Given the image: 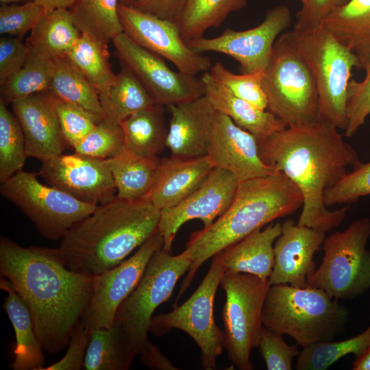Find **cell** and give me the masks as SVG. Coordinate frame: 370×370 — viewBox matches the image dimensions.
Returning <instances> with one entry per match:
<instances>
[{
  "mask_svg": "<svg viewBox=\"0 0 370 370\" xmlns=\"http://www.w3.org/2000/svg\"><path fill=\"white\" fill-rule=\"evenodd\" d=\"M192 259L184 251L172 256L160 249L151 258L138 284L119 307L114 322L125 332L138 355L146 346L155 310L171 297Z\"/></svg>",
  "mask_w": 370,
  "mask_h": 370,
  "instance_id": "30bf717a",
  "label": "cell"
},
{
  "mask_svg": "<svg viewBox=\"0 0 370 370\" xmlns=\"http://www.w3.org/2000/svg\"><path fill=\"white\" fill-rule=\"evenodd\" d=\"M291 22L288 7L277 5L267 10L264 21L254 28L243 31L227 28L217 37H201L186 44L199 53L212 51L232 57L238 62L243 73L264 71L276 38Z\"/></svg>",
  "mask_w": 370,
  "mask_h": 370,
  "instance_id": "5bb4252c",
  "label": "cell"
},
{
  "mask_svg": "<svg viewBox=\"0 0 370 370\" xmlns=\"http://www.w3.org/2000/svg\"><path fill=\"white\" fill-rule=\"evenodd\" d=\"M239 181L229 171L214 168L202 184L177 205L160 210L158 231L162 250L171 254L175 235L188 221L199 219L204 227L211 225L230 207Z\"/></svg>",
  "mask_w": 370,
  "mask_h": 370,
  "instance_id": "e0dca14e",
  "label": "cell"
},
{
  "mask_svg": "<svg viewBox=\"0 0 370 370\" xmlns=\"http://www.w3.org/2000/svg\"><path fill=\"white\" fill-rule=\"evenodd\" d=\"M326 233L291 219L281 223V233L273 245L275 261L269 278L270 284L306 287L308 277L316 269L314 255Z\"/></svg>",
  "mask_w": 370,
  "mask_h": 370,
  "instance_id": "ffe728a7",
  "label": "cell"
},
{
  "mask_svg": "<svg viewBox=\"0 0 370 370\" xmlns=\"http://www.w3.org/2000/svg\"><path fill=\"white\" fill-rule=\"evenodd\" d=\"M225 272L218 253L191 296L172 311L153 316L149 326V332L156 336L173 329L186 332L199 347L201 364L205 370L216 367L217 359L225 349L223 331L216 325L213 312L214 297Z\"/></svg>",
  "mask_w": 370,
  "mask_h": 370,
  "instance_id": "7c38bea8",
  "label": "cell"
},
{
  "mask_svg": "<svg viewBox=\"0 0 370 370\" xmlns=\"http://www.w3.org/2000/svg\"><path fill=\"white\" fill-rule=\"evenodd\" d=\"M0 288L7 293L3 306L16 338L11 368L13 370H42L45 367L44 349L27 306L6 278H1Z\"/></svg>",
  "mask_w": 370,
  "mask_h": 370,
  "instance_id": "484cf974",
  "label": "cell"
},
{
  "mask_svg": "<svg viewBox=\"0 0 370 370\" xmlns=\"http://www.w3.org/2000/svg\"><path fill=\"white\" fill-rule=\"evenodd\" d=\"M11 105L23 132L27 158L42 162L63 153L67 144L49 91L17 99Z\"/></svg>",
  "mask_w": 370,
  "mask_h": 370,
  "instance_id": "44dd1931",
  "label": "cell"
},
{
  "mask_svg": "<svg viewBox=\"0 0 370 370\" xmlns=\"http://www.w3.org/2000/svg\"><path fill=\"white\" fill-rule=\"evenodd\" d=\"M119 3V0H75L69 10L81 33L108 47L109 42L123 32Z\"/></svg>",
  "mask_w": 370,
  "mask_h": 370,
  "instance_id": "d6a6232c",
  "label": "cell"
},
{
  "mask_svg": "<svg viewBox=\"0 0 370 370\" xmlns=\"http://www.w3.org/2000/svg\"><path fill=\"white\" fill-rule=\"evenodd\" d=\"M38 175L47 184L88 204L98 206L116 195L108 159L62 153L42 162Z\"/></svg>",
  "mask_w": 370,
  "mask_h": 370,
  "instance_id": "ac0fdd59",
  "label": "cell"
},
{
  "mask_svg": "<svg viewBox=\"0 0 370 370\" xmlns=\"http://www.w3.org/2000/svg\"><path fill=\"white\" fill-rule=\"evenodd\" d=\"M309 66L319 95V121L338 129L346 127L347 88L356 56L322 24L308 29L286 32Z\"/></svg>",
  "mask_w": 370,
  "mask_h": 370,
  "instance_id": "8992f818",
  "label": "cell"
},
{
  "mask_svg": "<svg viewBox=\"0 0 370 370\" xmlns=\"http://www.w3.org/2000/svg\"><path fill=\"white\" fill-rule=\"evenodd\" d=\"M209 72L215 81L235 96L267 110V99L262 88L264 71L235 74L217 62L211 66Z\"/></svg>",
  "mask_w": 370,
  "mask_h": 370,
  "instance_id": "ab89813d",
  "label": "cell"
},
{
  "mask_svg": "<svg viewBox=\"0 0 370 370\" xmlns=\"http://www.w3.org/2000/svg\"><path fill=\"white\" fill-rule=\"evenodd\" d=\"M353 370H370V345L359 356L356 357Z\"/></svg>",
  "mask_w": 370,
  "mask_h": 370,
  "instance_id": "db71d44e",
  "label": "cell"
},
{
  "mask_svg": "<svg viewBox=\"0 0 370 370\" xmlns=\"http://www.w3.org/2000/svg\"><path fill=\"white\" fill-rule=\"evenodd\" d=\"M258 151L264 164L299 188L303 205L298 224L327 232L343 222L348 208L329 210L324 193L361 162L338 128L321 121L287 127L258 143Z\"/></svg>",
  "mask_w": 370,
  "mask_h": 370,
  "instance_id": "7a4b0ae2",
  "label": "cell"
},
{
  "mask_svg": "<svg viewBox=\"0 0 370 370\" xmlns=\"http://www.w3.org/2000/svg\"><path fill=\"white\" fill-rule=\"evenodd\" d=\"M23 39L11 36L0 38V83L19 71L26 63L29 49Z\"/></svg>",
  "mask_w": 370,
  "mask_h": 370,
  "instance_id": "c3c4849f",
  "label": "cell"
},
{
  "mask_svg": "<svg viewBox=\"0 0 370 370\" xmlns=\"http://www.w3.org/2000/svg\"><path fill=\"white\" fill-rule=\"evenodd\" d=\"M120 125L124 134V149L131 153L154 157L166 147L168 129L161 106L139 110L124 119Z\"/></svg>",
  "mask_w": 370,
  "mask_h": 370,
  "instance_id": "f546056e",
  "label": "cell"
},
{
  "mask_svg": "<svg viewBox=\"0 0 370 370\" xmlns=\"http://www.w3.org/2000/svg\"><path fill=\"white\" fill-rule=\"evenodd\" d=\"M206 156L214 168L229 171L239 182L278 172L262 162L254 135L217 111Z\"/></svg>",
  "mask_w": 370,
  "mask_h": 370,
  "instance_id": "d6986e66",
  "label": "cell"
},
{
  "mask_svg": "<svg viewBox=\"0 0 370 370\" xmlns=\"http://www.w3.org/2000/svg\"><path fill=\"white\" fill-rule=\"evenodd\" d=\"M27 158L21 126L7 106L0 101V182L22 168Z\"/></svg>",
  "mask_w": 370,
  "mask_h": 370,
  "instance_id": "f35d334b",
  "label": "cell"
},
{
  "mask_svg": "<svg viewBox=\"0 0 370 370\" xmlns=\"http://www.w3.org/2000/svg\"><path fill=\"white\" fill-rule=\"evenodd\" d=\"M349 0H306L296 14L293 29H308L322 25L334 10Z\"/></svg>",
  "mask_w": 370,
  "mask_h": 370,
  "instance_id": "681fc988",
  "label": "cell"
},
{
  "mask_svg": "<svg viewBox=\"0 0 370 370\" xmlns=\"http://www.w3.org/2000/svg\"><path fill=\"white\" fill-rule=\"evenodd\" d=\"M167 107L171 116L166 147L171 157L189 158L206 156L216 113L208 99L203 95Z\"/></svg>",
  "mask_w": 370,
  "mask_h": 370,
  "instance_id": "7402d4cb",
  "label": "cell"
},
{
  "mask_svg": "<svg viewBox=\"0 0 370 370\" xmlns=\"http://www.w3.org/2000/svg\"><path fill=\"white\" fill-rule=\"evenodd\" d=\"M358 58V69L370 60V0H349L322 23Z\"/></svg>",
  "mask_w": 370,
  "mask_h": 370,
  "instance_id": "4316f807",
  "label": "cell"
},
{
  "mask_svg": "<svg viewBox=\"0 0 370 370\" xmlns=\"http://www.w3.org/2000/svg\"><path fill=\"white\" fill-rule=\"evenodd\" d=\"M364 69L366 75L362 82L350 79L348 84L346 137L353 136L370 115V60Z\"/></svg>",
  "mask_w": 370,
  "mask_h": 370,
  "instance_id": "f6af8a7d",
  "label": "cell"
},
{
  "mask_svg": "<svg viewBox=\"0 0 370 370\" xmlns=\"http://www.w3.org/2000/svg\"><path fill=\"white\" fill-rule=\"evenodd\" d=\"M301 3H304L306 0H300Z\"/></svg>",
  "mask_w": 370,
  "mask_h": 370,
  "instance_id": "6f0895ef",
  "label": "cell"
},
{
  "mask_svg": "<svg viewBox=\"0 0 370 370\" xmlns=\"http://www.w3.org/2000/svg\"><path fill=\"white\" fill-rule=\"evenodd\" d=\"M220 285L225 294L222 317L224 348L233 367L252 370L251 352L258 347L269 280L245 273L225 271Z\"/></svg>",
  "mask_w": 370,
  "mask_h": 370,
  "instance_id": "9c48e42d",
  "label": "cell"
},
{
  "mask_svg": "<svg viewBox=\"0 0 370 370\" xmlns=\"http://www.w3.org/2000/svg\"><path fill=\"white\" fill-rule=\"evenodd\" d=\"M370 345V324L360 334L339 341H324L303 347L297 356V370H325L341 358L362 354Z\"/></svg>",
  "mask_w": 370,
  "mask_h": 370,
  "instance_id": "74e56055",
  "label": "cell"
},
{
  "mask_svg": "<svg viewBox=\"0 0 370 370\" xmlns=\"http://www.w3.org/2000/svg\"><path fill=\"white\" fill-rule=\"evenodd\" d=\"M369 238V217L325 237L322 261L306 286L321 288L336 300L352 299L370 288Z\"/></svg>",
  "mask_w": 370,
  "mask_h": 370,
  "instance_id": "ba28073f",
  "label": "cell"
},
{
  "mask_svg": "<svg viewBox=\"0 0 370 370\" xmlns=\"http://www.w3.org/2000/svg\"><path fill=\"white\" fill-rule=\"evenodd\" d=\"M48 91L58 99L75 104L103 119L98 92L66 56L54 59Z\"/></svg>",
  "mask_w": 370,
  "mask_h": 370,
  "instance_id": "836d02e7",
  "label": "cell"
},
{
  "mask_svg": "<svg viewBox=\"0 0 370 370\" xmlns=\"http://www.w3.org/2000/svg\"><path fill=\"white\" fill-rule=\"evenodd\" d=\"M299 188L283 173L239 182L227 210L208 227L193 232L184 251L192 264L180 284L177 301L209 258L274 220L301 208Z\"/></svg>",
  "mask_w": 370,
  "mask_h": 370,
  "instance_id": "277c9868",
  "label": "cell"
},
{
  "mask_svg": "<svg viewBox=\"0 0 370 370\" xmlns=\"http://www.w3.org/2000/svg\"><path fill=\"white\" fill-rule=\"evenodd\" d=\"M35 0H0L1 5L3 4H11V3H24L31 1H34Z\"/></svg>",
  "mask_w": 370,
  "mask_h": 370,
  "instance_id": "11a10c76",
  "label": "cell"
},
{
  "mask_svg": "<svg viewBox=\"0 0 370 370\" xmlns=\"http://www.w3.org/2000/svg\"><path fill=\"white\" fill-rule=\"evenodd\" d=\"M37 4L48 12L57 9H70L75 0H35Z\"/></svg>",
  "mask_w": 370,
  "mask_h": 370,
  "instance_id": "f5cc1de1",
  "label": "cell"
},
{
  "mask_svg": "<svg viewBox=\"0 0 370 370\" xmlns=\"http://www.w3.org/2000/svg\"><path fill=\"white\" fill-rule=\"evenodd\" d=\"M347 321V308L321 288L281 284L267 293L263 326L292 337L302 348L332 341Z\"/></svg>",
  "mask_w": 370,
  "mask_h": 370,
  "instance_id": "5b68a950",
  "label": "cell"
},
{
  "mask_svg": "<svg viewBox=\"0 0 370 370\" xmlns=\"http://www.w3.org/2000/svg\"><path fill=\"white\" fill-rule=\"evenodd\" d=\"M280 233L281 223L272 222L219 252L225 271L269 280L275 261L273 245Z\"/></svg>",
  "mask_w": 370,
  "mask_h": 370,
  "instance_id": "d4e9b609",
  "label": "cell"
},
{
  "mask_svg": "<svg viewBox=\"0 0 370 370\" xmlns=\"http://www.w3.org/2000/svg\"><path fill=\"white\" fill-rule=\"evenodd\" d=\"M37 175L20 170L1 184L0 193L27 217L42 236L61 240L97 206L42 184Z\"/></svg>",
  "mask_w": 370,
  "mask_h": 370,
  "instance_id": "8fae6325",
  "label": "cell"
},
{
  "mask_svg": "<svg viewBox=\"0 0 370 370\" xmlns=\"http://www.w3.org/2000/svg\"><path fill=\"white\" fill-rule=\"evenodd\" d=\"M73 148L77 153L95 158H112L124 148L123 130L120 125L103 119Z\"/></svg>",
  "mask_w": 370,
  "mask_h": 370,
  "instance_id": "60d3db41",
  "label": "cell"
},
{
  "mask_svg": "<svg viewBox=\"0 0 370 370\" xmlns=\"http://www.w3.org/2000/svg\"><path fill=\"white\" fill-rule=\"evenodd\" d=\"M0 272L27 306L44 351L61 352L90 301L94 275L64 263L57 248L0 239Z\"/></svg>",
  "mask_w": 370,
  "mask_h": 370,
  "instance_id": "6da1fadb",
  "label": "cell"
},
{
  "mask_svg": "<svg viewBox=\"0 0 370 370\" xmlns=\"http://www.w3.org/2000/svg\"><path fill=\"white\" fill-rule=\"evenodd\" d=\"M213 169L207 156L161 159L157 182L143 200L160 210L171 208L195 190Z\"/></svg>",
  "mask_w": 370,
  "mask_h": 370,
  "instance_id": "603a6c76",
  "label": "cell"
},
{
  "mask_svg": "<svg viewBox=\"0 0 370 370\" xmlns=\"http://www.w3.org/2000/svg\"><path fill=\"white\" fill-rule=\"evenodd\" d=\"M80 35L69 10L57 9L45 12L30 31L25 45L29 51L54 60L65 56Z\"/></svg>",
  "mask_w": 370,
  "mask_h": 370,
  "instance_id": "f1b7e54d",
  "label": "cell"
},
{
  "mask_svg": "<svg viewBox=\"0 0 370 370\" xmlns=\"http://www.w3.org/2000/svg\"><path fill=\"white\" fill-rule=\"evenodd\" d=\"M53 60L29 51L24 66L0 83V101L7 106L17 99L48 91Z\"/></svg>",
  "mask_w": 370,
  "mask_h": 370,
  "instance_id": "8d00e7d4",
  "label": "cell"
},
{
  "mask_svg": "<svg viewBox=\"0 0 370 370\" xmlns=\"http://www.w3.org/2000/svg\"><path fill=\"white\" fill-rule=\"evenodd\" d=\"M136 0H119V3L125 5L132 6Z\"/></svg>",
  "mask_w": 370,
  "mask_h": 370,
  "instance_id": "9f6ffc18",
  "label": "cell"
},
{
  "mask_svg": "<svg viewBox=\"0 0 370 370\" xmlns=\"http://www.w3.org/2000/svg\"><path fill=\"white\" fill-rule=\"evenodd\" d=\"M112 43L121 66L136 77L154 104L167 107L204 95L201 79L173 71L164 58L140 46L123 32Z\"/></svg>",
  "mask_w": 370,
  "mask_h": 370,
  "instance_id": "4fadbf2b",
  "label": "cell"
},
{
  "mask_svg": "<svg viewBox=\"0 0 370 370\" xmlns=\"http://www.w3.org/2000/svg\"><path fill=\"white\" fill-rule=\"evenodd\" d=\"M247 3V0H190L175 23L188 42L203 37L211 27H219L230 13Z\"/></svg>",
  "mask_w": 370,
  "mask_h": 370,
  "instance_id": "e575fe53",
  "label": "cell"
},
{
  "mask_svg": "<svg viewBox=\"0 0 370 370\" xmlns=\"http://www.w3.org/2000/svg\"><path fill=\"white\" fill-rule=\"evenodd\" d=\"M267 110L288 127L319 121V95L313 74L286 33L275 40L264 70Z\"/></svg>",
  "mask_w": 370,
  "mask_h": 370,
  "instance_id": "52a82bcc",
  "label": "cell"
},
{
  "mask_svg": "<svg viewBox=\"0 0 370 370\" xmlns=\"http://www.w3.org/2000/svg\"><path fill=\"white\" fill-rule=\"evenodd\" d=\"M52 97L63 137L70 147H73L103 119L75 104Z\"/></svg>",
  "mask_w": 370,
  "mask_h": 370,
  "instance_id": "b9f144b4",
  "label": "cell"
},
{
  "mask_svg": "<svg viewBox=\"0 0 370 370\" xmlns=\"http://www.w3.org/2000/svg\"><path fill=\"white\" fill-rule=\"evenodd\" d=\"M99 99L103 120L114 125H120L132 114L156 105L136 77L123 66L109 90L99 95Z\"/></svg>",
  "mask_w": 370,
  "mask_h": 370,
  "instance_id": "1f68e13d",
  "label": "cell"
},
{
  "mask_svg": "<svg viewBox=\"0 0 370 370\" xmlns=\"http://www.w3.org/2000/svg\"><path fill=\"white\" fill-rule=\"evenodd\" d=\"M140 362L149 369L158 370H177L172 362L166 357L155 344L147 343L138 354Z\"/></svg>",
  "mask_w": 370,
  "mask_h": 370,
  "instance_id": "816d5d0a",
  "label": "cell"
},
{
  "mask_svg": "<svg viewBox=\"0 0 370 370\" xmlns=\"http://www.w3.org/2000/svg\"><path fill=\"white\" fill-rule=\"evenodd\" d=\"M136 355L125 332L114 322L110 328L90 330L84 367L86 370H127Z\"/></svg>",
  "mask_w": 370,
  "mask_h": 370,
  "instance_id": "4dcf8cb0",
  "label": "cell"
},
{
  "mask_svg": "<svg viewBox=\"0 0 370 370\" xmlns=\"http://www.w3.org/2000/svg\"><path fill=\"white\" fill-rule=\"evenodd\" d=\"M163 246L158 230L130 258L94 275L92 293L81 319L90 330L110 328L117 310L138 284L153 255Z\"/></svg>",
  "mask_w": 370,
  "mask_h": 370,
  "instance_id": "9a60e30c",
  "label": "cell"
},
{
  "mask_svg": "<svg viewBox=\"0 0 370 370\" xmlns=\"http://www.w3.org/2000/svg\"><path fill=\"white\" fill-rule=\"evenodd\" d=\"M45 14V10L35 1L1 5L0 34L23 39Z\"/></svg>",
  "mask_w": 370,
  "mask_h": 370,
  "instance_id": "ee69618b",
  "label": "cell"
},
{
  "mask_svg": "<svg viewBox=\"0 0 370 370\" xmlns=\"http://www.w3.org/2000/svg\"><path fill=\"white\" fill-rule=\"evenodd\" d=\"M118 12L124 34L140 46L171 61L178 71L195 76L210 71L212 66L210 59L188 46L174 21L120 3Z\"/></svg>",
  "mask_w": 370,
  "mask_h": 370,
  "instance_id": "2e32d148",
  "label": "cell"
},
{
  "mask_svg": "<svg viewBox=\"0 0 370 370\" xmlns=\"http://www.w3.org/2000/svg\"><path fill=\"white\" fill-rule=\"evenodd\" d=\"M370 195V161L361 162L347 172L336 184L324 193L327 207L355 202Z\"/></svg>",
  "mask_w": 370,
  "mask_h": 370,
  "instance_id": "7bdbcfd3",
  "label": "cell"
},
{
  "mask_svg": "<svg viewBox=\"0 0 370 370\" xmlns=\"http://www.w3.org/2000/svg\"><path fill=\"white\" fill-rule=\"evenodd\" d=\"M108 48L88 34L81 33L74 46L65 56L99 95L106 94L116 77L110 67Z\"/></svg>",
  "mask_w": 370,
  "mask_h": 370,
  "instance_id": "d590c367",
  "label": "cell"
},
{
  "mask_svg": "<svg viewBox=\"0 0 370 370\" xmlns=\"http://www.w3.org/2000/svg\"><path fill=\"white\" fill-rule=\"evenodd\" d=\"M108 160L116 189V197L121 199L143 200L159 176L161 159L158 156H140L123 148Z\"/></svg>",
  "mask_w": 370,
  "mask_h": 370,
  "instance_id": "83f0119b",
  "label": "cell"
},
{
  "mask_svg": "<svg viewBox=\"0 0 370 370\" xmlns=\"http://www.w3.org/2000/svg\"><path fill=\"white\" fill-rule=\"evenodd\" d=\"M190 0H136L132 5L138 10L164 20L175 21Z\"/></svg>",
  "mask_w": 370,
  "mask_h": 370,
  "instance_id": "f907efd6",
  "label": "cell"
},
{
  "mask_svg": "<svg viewBox=\"0 0 370 370\" xmlns=\"http://www.w3.org/2000/svg\"><path fill=\"white\" fill-rule=\"evenodd\" d=\"M160 216L147 201L116 197L75 224L57 249L68 268L95 275L119 265L156 233Z\"/></svg>",
  "mask_w": 370,
  "mask_h": 370,
  "instance_id": "3957f363",
  "label": "cell"
},
{
  "mask_svg": "<svg viewBox=\"0 0 370 370\" xmlns=\"http://www.w3.org/2000/svg\"><path fill=\"white\" fill-rule=\"evenodd\" d=\"M298 345H288L282 335L262 327L258 347L268 370H291L292 360L300 353Z\"/></svg>",
  "mask_w": 370,
  "mask_h": 370,
  "instance_id": "bcb514c9",
  "label": "cell"
},
{
  "mask_svg": "<svg viewBox=\"0 0 370 370\" xmlns=\"http://www.w3.org/2000/svg\"><path fill=\"white\" fill-rule=\"evenodd\" d=\"M90 330L80 321L76 324L64 356L42 370H79L84 367L86 350L90 341Z\"/></svg>",
  "mask_w": 370,
  "mask_h": 370,
  "instance_id": "7dc6e473",
  "label": "cell"
},
{
  "mask_svg": "<svg viewBox=\"0 0 370 370\" xmlns=\"http://www.w3.org/2000/svg\"><path fill=\"white\" fill-rule=\"evenodd\" d=\"M200 79L204 96L215 111L230 117L238 127L254 135L258 143L287 127L269 111L233 95L215 81L209 71L204 73Z\"/></svg>",
  "mask_w": 370,
  "mask_h": 370,
  "instance_id": "cb8c5ba5",
  "label": "cell"
}]
</instances>
